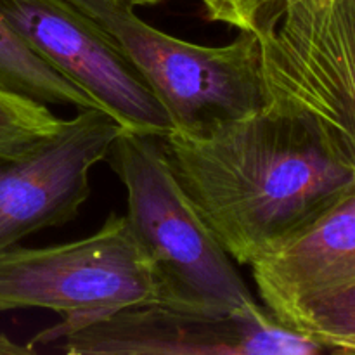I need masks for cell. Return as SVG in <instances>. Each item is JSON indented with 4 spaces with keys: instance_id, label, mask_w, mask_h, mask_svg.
Returning a JSON list of instances; mask_svg holds the SVG:
<instances>
[{
    "instance_id": "7c38bea8",
    "label": "cell",
    "mask_w": 355,
    "mask_h": 355,
    "mask_svg": "<svg viewBox=\"0 0 355 355\" xmlns=\"http://www.w3.org/2000/svg\"><path fill=\"white\" fill-rule=\"evenodd\" d=\"M62 121L45 103L0 87V159L37 148L61 128Z\"/></svg>"
},
{
    "instance_id": "4fadbf2b",
    "label": "cell",
    "mask_w": 355,
    "mask_h": 355,
    "mask_svg": "<svg viewBox=\"0 0 355 355\" xmlns=\"http://www.w3.org/2000/svg\"><path fill=\"white\" fill-rule=\"evenodd\" d=\"M281 2L283 0H201L210 21L248 31L259 30Z\"/></svg>"
},
{
    "instance_id": "5b68a950",
    "label": "cell",
    "mask_w": 355,
    "mask_h": 355,
    "mask_svg": "<svg viewBox=\"0 0 355 355\" xmlns=\"http://www.w3.org/2000/svg\"><path fill=\"white\" fill-rule=\"evenodd\" d=\"M149 304H158L155 272L127 215L78 241L0 252V314L49 309L69 328Z\"/></svg>"
},
{
    "instance_id": "6da1fadb",
    "label": "cell",
    "mask_w": 355,
    "mask_h": 355,
    "mask_svg": "<svg viewBox=\"0 0 355 355\" xmlns=\"http://www.w3.org/2000/svg\"><path fill=\"white\" fill-rule=\"evenodd\" d=\"M177 182L239 266H252L355 184L298 118L263 110L201 135L159 137Z\"/></svg>"
},
{
    "instance_id": "8992f818",
    "label": "cell",
    "mask_w": 355,
    "mask_h": 355,
    "mask_svg": "<svg viewBox=\"0 0 355 355\" xmlns=\"http://www.w3.org/2000/svg\"><path fill=\"white\" fill-rule=\"evenodd\" d=\"M30 345L71 355H311L329 352L319 340L257 304L225 315L177 311L162 304L127 307L85 324L54 326ZM37 350V349H35Z\"/></svg>"
},
{
    "instance_id": "9c48e42d",
    "label": "cell",
    "mask_w": 355,
    "mask_h": 355,
    "mask_svg": "<svg viewBox=\"0 0 355 355\" xmlns=\"http://www.w3.org/2000/svg\"><path fill=\"white\" fill-rule=\"evenodd\" d=\"M263 305L284 321L298 305L355 284V184L252 263Z\"/></svg>"
},
{
    "instance_id": "7a4b0ae2",
    "label": "cell",
    "mask_w": 355,
    "mask_h": 355,
    "mask_svg": "<svg viewBox=\"0 0 355 355\" xmlns=\"http://www.w3.org/2000/svg\"><path fill=\"white\" fill-rule=\"evenodd\" d=\"M106 159L127 189V218L151 262L158 304L205 315L259 304L177 182L159 137L125 128Z\"/></svg>"
},
{
    "instance_id": "5bb4252c",
    "label": "cell",
    "mask_w": 355,
    "mask_h": 355,
    "mask_svg": "<svg viewBox=\"0 0 355 355\" xmlns=\"http://www.w3.org/2000/svg\"><path fill=\"white\" fill-rule=\"evenodd\" d=\"M37 354V350L28 343V345H19V343L12 342L7 338L6 335L0 333V355H31Z\"/></svg>"
},
{
    "instance_id": "8fae6325",
    "label": "cell",
    "mask_w": 355,
    "mask_h": 355,
    "mask_svg": "<svg viewBox=\"0 0 355 355\" xmlns=\"http://www.w3.org/2000/svg\"><path fill=\"white\" fill-rule=\"evenodd\" d=\"M288 326L314 336L333 354H355V284L298 305Z\"/></svg>"
},
{
    "instance_id": "52a82bcc",
    "label": "cell",
    "mask_w": 355,
    "mask_h": 355,
    "mask_svg": "<svg viewBox=\"0 0 355 355\" xmlns=\"http://www.w3.org/2000/svg\"><path fill=\"white\" fill-rule=\"evenodd\" d=\"M0 14L42 59L135 134L165 137L172 120L113 38L68 0H0Z\"/></svg>"
},
{
    "instance_id": "277c9868",
    "label": "cell",
    "mask_w": 355,
    "mask_h": 355,
    "mask_svg": "<svg viewBox=\"0 0 355 355\" xmlns=\"http://www.w3.org/2000/svg\"><path fill=\"white\" fill-rule=\"evenodd\" d=\"M255 33L267 104L355 173V0H283Z\"/></svg>"
},
{
    "instance_id": "9a60e30c",
    "label": "cell",
    "mask_w": 355,
    "mask_h": 355,
    "mask_svg": "<svg viewBox=\"0 0 355 355\" xmlns=\"http://www.w3.org/2000/svg\"><path fill=\"white\" fill-rule=\"evenodd\" d=\"M132 6H149V3H158L163 2V0H128Z\"/></svg>"
},
{
    "instance_id": "30bf717a",
    "label": "cell",
    "mask_w": 355,
    "mask_h": 355,
    "mask_svg": "<svg viewBox=\"0 0 355 355\" xmlns=\"http://www.w3.org/2000/svg\"><path fill=\"white\" fill-rule=\"evenodd\" d=\"M0 87L45 104L103 110L94 97L42 59L0 14ZM107 113V111H106Z\"/></svg>"
},
{
    "instance_id": "ba28073f",
    "label": "cell",
    "mask_w": 355,
    "mask_h": 355,
    "mask_svg": "<svg viewBox=\"0 0 355 355\" xmlns=\"http://www.w3.org/2000/svg\"><path fill=\"white\" fill-rule=\"evenodd\" d=\"M123 130L104 110H82L37 148L0 159V252L75 220L90 196V170Z\"/></svg>"
},
{
    "instance_id": "3957f363",
    "label": "cell",
    "mask_w": 355,
    "mask_h": 355,
    "mask_svg": "<svg viewBox=\"0 0 355 355\" xmlns=\"http://www.w3.org/2000/svg\"><path fill=\"white\" fill-rule=\"evenodd\" d=\"M120 47L168 113L175 132L201 135L267 106L255 31L208 47L159 31L128 0H68Z\"/></svg>"
}]
</instances>
